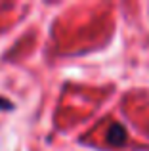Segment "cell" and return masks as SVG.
<instances>
[{
    "label": "cell",
    "instance_id": "obj_1",
    "mask_svg": "<svg viewBox=\"0 0 149 151\" xmlns=\"http://www.w3.org/2000/svg\"><path fill=\"white\" fill-rule=\"evenodd\" d=\"M107 140L115 145L124 144V140H126V130H124V126L111 124V128H109V132H107Z\"/></svg>",
    "mask_w": 149,
    "mask_h": 151
},
{
    "label": "cell",
    "instance_id": "obj_2",
    "mask_svg": "<svg viewBox=\"0 0 149 151\" xmlns=\"http://www.w3.org/2000/svg\"><path fill=\"white\" fill-rule=\"evenodd\" d=\"M0 105H6V107H10V109H11V103L10 101H2V100H0Z\"/></svg>",
    "mask_w": 149,
    "mask_h": 151
}]
</instances>
